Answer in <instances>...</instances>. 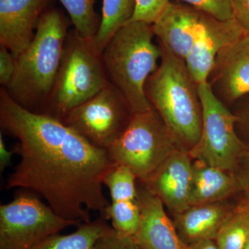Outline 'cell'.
Wrapping results in <instances>:
<instances>
[{"instance_id":"1","label":"cell","mask_w":249,"mask_h":249,"mask_svg":"<svg viewBox=\"0 0 249 249\" xmlns=\"http://www.w3.org/2000/svg\"><path fill=\"white\" fill-rule=\"evenodd\" d=\"M0 127L17 139L14 151L20 157L6 188L40 194L67 220L91 222L90 211L102 217L110 204L103 193L104 178L116 165L107 150L58 119L21 107L3 88Z\"/></svg>"},{"instance_id":"2","label":"cell","mask_w":249,"mask_h":249,"mask_svg":"<svg viewBox=\"0 0 249 249\" xmlns=\"http://www.w3.org/2000/svg\"><path fill=\"white\" fill-rule=\"evenodd\" d=\"M68 26L59 10L46 9L30 45L16 59L14 76L3 88L24 109L42 114L58 76Z\"/></svg>"},{"instance_id":"3","label":"cell","mask_w":249,"mask_h":249,"mask_svg":"<svg viewBox=\"0 0 249 249\" xmlns=\"http://www.w3.org/2000/svg\"><path fill=\"white\" fill-rule=\"evenodd\" d=\"M160 66L149 77L145 94L183 150L189 152L200 138L202 107L198 85L185 60L164 46Z\"/></svg>"},{"instance_id":"4","label":"cell","mask_w":249,"mask_h":249,"mask_svg":"<svg viewBox=\"0 0 249 249\" xmlns=\"http://www.w3.org/2000/svg\"><path fill=\"white\" fill-rule=\"evenodd\" d=\"M152 24L129 22L111 37L102 52L108 81L122 95L132 112L151 109L145 85L160 65L162 51L154 42Z\"/></svg>"},{"instance_id":"5","label":"cell","mask_w":249,"mask_h":249,"mask_svg":"<svg viewBox=\"0 0 249 249\" xmlns=\"http://www.w3.org/2000/svg\"><path fill=\"white\" fill-rule=\"evenodd\" d=\"M109 84L101 53L75 29L67 34L55 84L42 114L60 121Z\"/></svg>"},{"instance_id":"6","label":"cell","mask_w":249,"mask_h":249,"mask_svg":"<svg viewBox=\"0 0 249 249\" xmlns=\"http://www.w3.org/2000/svg\"><path fill=\"white\" fill-rule=\"evenodd\" d=\"M181 148L155 108L132 114L127 127L107 149L116 165L145 182L172 154Z\"/></svg>"},{"instance_id":"7","label":"cell","mask_w":249,"mask_h":249,"mask_svg":"<svg viewBox=\"0 0 249 249\" xmlns=\"http://www.w3.org/2000/svg\"><path fill=\"white\" fill-rule=\"evenodd\" d=\"M26 190L0 206V249H33L50 236L81 222L58 215Z\"/></svg>"},{"instance_id":"8","label":"cell","mask_w":249,"mask_h":249,"mask_svg":"<svg viewBox=\"0 0 249 249\" xmlns=\"http://www.w3.org/2000/svg\"><path fill=\"white\" fill-rule=\"evenodd\" d=\"M202 107L200 138L189 152L192 160L233 172L246 146L236 129L237 118L218 99L208 83L198 85Z\"/></svg>"},{"instance_id":"9","label":"cell","mask_w":249,"mask_h":249,"mask_svg":"<svg viewBox=\"0 0 249 249\" xmlns=\"http://www.w3.org/2000/svg\"><path fill=\"white\" fill-rule=\"evenodd\" d=\"M133 113L111 83L60 120L92 145L107 150L124 133Z\"/></svg>"},{"instance_id":"10","label":"cell","mask_w":249,"mask_h":249,"mask_svg":"<svg viewBox=\"0 0 249 249\" xmlns=\"http://www.w3.org/2000/svg\"><path fill=\"white\" fill-rule=\"evenodd\" d=\"M207 83L227 107L249 94V32L219 52Z\"/></svg>"},{"instance_id":"11","label":"cell","mask_w":249,"mask_h":249,"mask_svg":"<svg viewBox=\"0 0 249 249\" xmlns=\"http://www.w3.org/2000/svg\"><path fill=\"white\" fill-rule=\"evenodd\" d=\"M192 172L193 160L189 152L178 149L147 181L142 183L175 214L190 206Z\"/></svg>"},{"instance_id":"12","label":"cell","mask_w":249,"mask_h":249,"mask_svg":"<svg viewBox=\"0 0 249 249\" xmlns=\"http://www.w3.org/2000/svg\"><path fill=\"white\" fill-rule=\"evenodd\" d=\"M103 183L109 189L111 202L101 217L110 220L116 231L134 237L141 220L137 177L127 167L116 165Z\"/></svg>"},{"instance_id":"13","label":"cell","mask_w":249,"mask_h":249,"mask_svg":"<svg viewBox=\"0 0 249 249\" xmlns=\"http://www.w3.org/2000/svg\"><path fill=\"white\" fill-rule=\"evenodd\" d=\"M208 15L189 5L170 2L152 29L160 45L186 60Z\"/></svg>"},{"instance_id":"14","label":"cell","mask_w":249,"mask_h":249,"mask_svg":"<svg viewBox=\"0 0 249 249\" xmlns=\"http://www.w3.org/2000/svg\"><path fill=\"white\" fill-rule=\"evenodd\" d=\"M137 191L141 220L134 238L140 249H187L161 201L138 180Z\"/></svg>"},{"instance_id":"15","label":"cell","mask_w":249,"mask_h":249,"mask_svg":"<svg viewBox=\"0 0 249 249\" xmlns=\"http://www.w3.org/2000/svg\"><path fill=\"white\" fill-rule=\"evenodd\" d=\"M245 31L235 19L222 21L208 15L185 60L196 84L207 83L218 53Z\"/></svg>"},{"instance_id":"16","label":"cell","mask_w":249,"mask_h":249,"mask_svg":"<svg viewBox=\"0 0 249 249\" xmlns=\"http://www.w3.org/2000/svg\"><path fill=\"white\" fill-rule=\"evenodd\" d=\"M48 0H0V45L17 58L34 39Z\"/></svg>"},{"instance_id":"17","label":"cell","mask_w":249,"mask_h":249,"mask_svg":"<svg viewBox=\"0 0 249 249\" xmlns=\"http://www.w3.org/2000/svg\"><path fill=\"white\" fill-rule=\"evenodd\" d=\"M235 204L227 199L189 206L173 214L174 224L186 245L201 240H215Z\"/></svg>"},{"instance_id":"18","label":"cell","mask_w":249,"mask_h":249,"mask_svg":"<svg viewBox=\"0 0 249 249\" xmlns=\"http://www.w3.org/2000/svg\"><path fill=\"white\" fill-rule=\"evenodd\" d=\"M241 193L232 172L193 160L190 206L227 200Z\"/></svg>"},{"instance_id":"19","label":"cell","mask_w":249,"mask_h":249,"mask_svg":"<svg viewBox=\"0 0 249 249\" xmlns=\"http://www.w3.org/2000/svg\"><path fill=\"white\" fill-rule=\"evenodd\" d=\"M77 227L76 231L69 235L50 236L33 249H94L98 240L113 229L101 217Z\"/></svg>"},{"instance_id":"20","label":"cell","mask_w":249,"mask_h":249,"mask_svg":"<svg viewBox=\"0 0 249 249\" xmlns=\"http://www.w3.org/2000/svg\"><path fill=\"white\" fill-rule=\"evenodd\" d=\"M135 9V0H103L102 18L92 39L93 45L102 54L114 34L129 22Z\"/></svg>"},{"instance_id":"21","label":"cell","mask_w":249,"mask_h":249,"mask_svg":"<svg viewBox=\"0 0 249 249\" xmlns=\"http://www.w3.org/2000/svg\"><path fill=\"white\" fill-rule=\"evenodd\" d=\"M249 240V215L240 198L218 232L220 249H243Z\"/></svg>"},{"instance_id":"22","label":"cell","mask_w":249,"mask_h":249,"mask_svg":"<svg viewBox=\"0 0 249 249\" xmlns=\"http://www.w3.org/2000/svg\"><path fill=\"white\" fill-rule=\"evenodd\" d=\"M66 9L74 29L85 38L92 40L100 22L95 12L96 0H58Z\"/></svg>"},{"instance_id":"23","label":"cell","mask_w":249,"mask_h":249,"mask_svg":"<svg viewBox=\"0 0 249 249\" xmlns=\"http://www.w3.org/2000/svg\"><path fill=\"white\" fill-rule=\"evenodd\" d=\"M219 20L234 19L231 0H178Z\"/></svg>"},{"instance_id":"24","label":"cell","mask_w":249,"mask_h":249,"mask_svg":"<svg viewBox=\"0 0 249 249\" xmlns=\"http://www.w3.org/2000/svg\"><path fill=\"white\" fill-rule=\"evenodd\" d=\"M170 2V0H135V9L129 22L152 24Z\"/></svg>"},{"instance_id":"25","label":"cell","mask_w":249,"mask_h":249,"mask_svg":"<svg viewBox=\"0 0 249 249\" xmlns=\"http://www.w3.org/2000/svg\"><path fill=\"white\" fill-rule=\"evenodd\" d=\"M94 249H141L133 236L124 235L114 229L101 237Z\"/></svg>"},{"instance_id":"26","label":"cell","mask_w":249,"mask_h":249,"mask_svg":"<svg viewBox=\"0 0 249 249\" xmlns=\"http://www.w3.org/2000/svg\"><path fill=\"white\" fill-rule=\"evenodd\" d=\"M233 105L235 109L232 111L237 118V134L242 142L249 146V94L240 98Z\"/></svg>"},{"instance_id":"27","label":"cell","mask_w":249,"mask_h":249,"mask_svg":"<svg viewBox=\"0 0 249 249\" xmlns=\"http://www.w3.org/2000/svg\"><path fill=\"white\" fill-rule=\"evenodd\" d=\"M16 61L9 49L0 45V84L5 88L9 84L16 70Z\"/></svg>"},{"instance_id":"28","label":"cell","mask_w":249,"mask_h":249,"mask_svg":"<svg viewBox=\"0 0 249 249\" xmlns=\"http://www.w3.org/2000/svg\"><path fill=\"white\" fill-rule=\"evenodd\" d=\"M242 191H249V146L246 144L233 172Z\"/></svg>"},{"instance_id":"29","label":"cell","mask_w":249,"mask_h":249,"mask_svg":"<svg viewBox=\"0 0 249 249\" xmlns=\"http://www.w3.org/2000/svg\"><path fill=\"white\" fill-rule=\"evenodd\" d=\"M234 19L244 31L249 32V0H231Z\"/></svg>"},{"instance_id":"30","label":"cell","mask_w":249,"mask_h":249,"mask_svg":"<svg viewBox=\"0 0 249 249\" xmlns=\"http://www.w3.org/2000/svg\"><path fill=\"white\" fill-rule=\"evenodd\" d=\"M14 150L9 151L5 146L4 139L2 137V132L0 134V168L3 171L9 165L11 162Z\"/></svg>"},{"instance_id":"31","label":"cell","mask_w":249,"mask_h":249,"mask_svg":"<svg viewBox=\"0 0 249 249\" xmlns=\"http://www.w3.org/2000/svg\"><path fill=\"white\" fill-rule=\"evenodd\" d=\"M187 249H220L215 240H205L187 245Z\"/></svg>"},{"instance_id":"32","label":"cell","mask_w":249,"mask_h":249,"mask_svg":"<svg viewBox=\"0 0 249 249\" xmlns=\"http://www.w3.org/2000/svg\"><path fill=\"white\" fill-rule=\"evenodd\" d=\"M240 199L245 206L249 215V191H242L240 194Z\"/></svg>"},{"instance_id":"33","label":"cell","mask_w":249,"mask_h":249,"mask_svg":"<svg viewBox=\"0 0 249 249\" xmlns=\"http://www.w3.org/2000/svg\"><path fill=\"white\" fill-rule=\"evenodd\" d=\"M243 249H249V240L248 242H247V243L246 244V245L245 246V247H244Z\"/></svg>"}]
</instances>
